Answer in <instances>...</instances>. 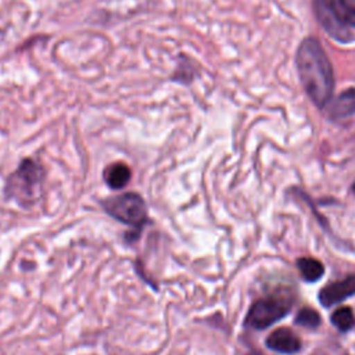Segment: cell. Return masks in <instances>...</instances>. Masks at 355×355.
<instances>
[{"label": "cell", "instance_id": "5bb4252c", "mask_svg": "<svg viewBox=\"0 0 355 355\" xmlns=\"http://www.w3.org/2000/svg\"><path fill=\"white\" fill-rule=\"evenodd\" d=\"M182 61L183 62H180L178 65L175 73L171 76V80L179 82L183 85H189L194 78V71H193V67L187 62V60L184 57H182Z\"/></svg>", "mask_w": 355, "mask_h": 355}, {"label": "cell", "instance_id": "3957f363", "mask_svg": "<svg viewBox=\"0 0 355 355\" xmlns=\"http://www.w3.org/2000/svg\"><path fill=\"white\" fill-rule=\"evenodd\" d=\"M103 208L110 216L137 232L147 222V205L143 197L133 191L104 200Z\"/></svg>", "mask_w": 355, "mask_h": 355}, {"label": "cell", "instance_id": "52a82bcc", "mask_svg": "<svg viewBox=\"0 0 355 355\" xmlns=\"http://www.w3.org/2000/svg\"><path fill=\"white\" fill-rule=\"evenodd\" d=\"M266 347L272 351L280 354H295L301 348L300 338L293 330L287 327H280L273 330L266 338Z\"/></svg>", "mask_w": 355, "mask_h": 355}, {"label": "cell", "instance_id": "9a60e30c", "mask_svg": "<svg viewBox=\"0 0 355 355\" xmlns=\"http://www.w3.org/2000/svg\"><path fill=\"white\" fill-rule=\"evenodd\" d=\"M352 190H354V193H355V183H354V186H352Z\"/></svg>", "mask_w": 355, "mask_h": 355}, {"label": "cell", "instance_id": "4fadbf2b", "mask_svg": "<svg viewBox=\"0 0 355 355\" xmlns=\"http://www.w3.org/2000/svg\"><path fill=\"white\" fill-rule=\"evenodd\" d=\"M295 323L300 326H304V327L315 329L320 324V316L312 308H302L295 316Z\"/></svg>", "mask_w": 355, "mask_h": 355}, {"label": "cell", "instance_id": "5b68a950", "mask_svg": "<svg viewBox=\"0 0 355 355\" xmlns=\"http://www.w3.org/2000/svg\"><path fill=\"white\" fill-rule=\"evenodd\" d=\"M313 6H315L316 17L329 36H331L333 39L341 43H347L354 39L349 28L344 26L336 17L334 11L330 7L329 0H315Z\"/></svg>", "mask_w": 355, "mask_h": 355}, {"label": "cell", "instance_id": "8992f818", "mask_svg": "<svg viewBox=\"0 0 355 355\" xmlns=\"http://www.w3.org/2000/svg\"><path fill=\"white\" fill-rule=\"evenodd\" d=\"M352 295H355V275L324 286L319 291V301L323 306H331Z\"/></svg>", "mask_w": 355, "mask_h": 355}, {"label": "cell", "instance_id": "7c38bea8", "mask_svg": "<svg viewBox=\"0 0 355 355\" xmlns=\"http://www.w3.org/2000/svg\"><path fill=\"white\" fill-rule=\"evenodd\" d=\"M331 323L341 331L349 330L355 324V316L351 308L341 306L336 309L331 315Z\"/></svg>", "mask_w": 355, "mask_h": 355}, {"label": "cell", "instance_id": "9c48e42d", "mask_svg": "<svg viewBox=\"0 0 355 355\" xmlns=\"http://www.w3.org/2000/svg\"><path fill=\"white\" fill-rule=\"evenodd\" d=\"M132 178L130 168L123 162H114L104 169V180L110 189L118 190L125 187Z\"/></svg>", "mask_w": 355, "mask_h": 355}, {"label": "cell", "instance_id": "30bf717a", "mask_svg": "<svg viewBox=\"0 0 355 355\" xmlns=\"http://www.w3.org/2000/svg\"><path fill=\"white\" fill-rule=\"evenodd\" d=\"M297 268H298L302 279L309 283L318 282L324 273L323 263L320 261H318L316 258H311V257H302V258L297 259Z\"/></svg>", "mask_w": 355, "mask_h": 355}, {"label": "cell", "instance_id": "8fae6325", "mask_svg": "<svg viewBox=\"0 0 355 355\" xmlns=\"http://www.w3.org/2000/svg\"><path fill=\"white\" fill-rule=\"evenodd\" d=\"M338 21L347 28H355V0H329Z\"/></svg>", "mask_w": 355, "mask_h": 355}, {"label": "cell", "instance_id": "7a4b0ae2", "mask_svg": "<svg viewBox=\"0 0 355 355\" xmlns=\"http://www.w3.org/2000/svg\"><path fill=\"white\" fill-rule=\"evenodd\" d=\"M44 169L32 158L21 161L18 168L8 176L6 183V194L21 205L32 204L37 200Z\"/></svg>", "mask_w": 355, "mask_h": 355}, {"label": "cell", "instance_id": "6da1fadb", "mask_svg": "<svg viewBox=\"0 0 355 355\" xmlns=\"http://www.w3.org/2000/svg\"><path fill=\"white\" fill-rule=\"evenodd\" d=\"M295 64L308 97L318 108H326L333 98L336 80L331 62L318 39L309 36L300 43Z\"/></svg>", "mask_w": 355, "mask_h": 355}, {"label": "cell", "instance_id": "277c9868", "mask_svg": "<svg viewBox=\"0 0 355 355\" xmlns=\"http://www.w3.org/2000/svg\"><path fill=\"white\" fill-rule=\"evenodd\" d=\"M291 308L288 298L282 295H268L257 300L245 316L244 324L250 329L262 330L283 319Z\"/></svg>", "mask_w": 355, "mask_h": 355}, {"label": "cell", "instance_id": "ba28073f", "mask_svg": "<svg viewBox=\"0 0 355 355\" xmlns=\"http://www.w3.org/2000/svg\"><path fill=\"white\" fill-rule=\"evenodd\" d=\"M329 118L341 121L355 115V87H349L340 93L333 101L329 103Z\"/></svg>", "mask_w": 355, "mask_h": 355}]
</instances>
